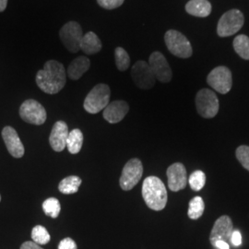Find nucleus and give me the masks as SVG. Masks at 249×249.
<instances>
[{"label": "nucleus", "mask_w": 249, "mask_h": 249, "mask_svg": "<svg viewBox=\"0 0 249 249\" xmlns=\"http://www.w3.org/2000/svg\"><path fill=\"white\" fill-rule=\"evenodd\" d=\"M36 84L47 94L58 93L66 85L67 72L61 64L56 60H48L44 69L36 74Z\"/></svg>", "instance_id": "f257e3e1"}, {"label": "nucleus", "mask_w": 249, "mask_h": 249, "mask_svg": "<svg viewBox=\"0 0 249 249\" xmlns=\"http://www.w3.org/2000/svg\"><path fill=\"white\" fill-rule=\"evenodd\" d=\"M142 196L146 205L153 211H162L167 204V190L163 182L156 177L145 178L142 185Z\"/></svg>", "instance_id": "f03ea898"}, {"label": "nucleus", "mask_w": 249, "mask_h": 249, "mask_svg": "<svg viewBox=\"0 0 249 249\" xmlns=\"http://www.w3.org/2000/svg\"><path fill=\"white\" fill-rule=\"evenodd\" d=\"M111 90L110 87L105 84L100 83L90 89L88 95L84 100L83 107L86 112L89 114H98L108 106L110 101Z\"/></svg>", "instance_id": "7ed1b4c3"}, {"label": "nucleus", "mask_w": 249, "mask_h": 249, "mask_svg": "<svg viewBox=\"0 0 249 249\" xmlns=\"http://www.w3.org/2000/svg\"><path fill=\"white\" fill-rule=\"evenodd\" d=\"M165 45L174 55L180 58H188L192 55V46L187 37L176 30H169L164 36Z\"/></svg>", "instance_id": "20e7f679"}, {"label": "nucleus", "mask_w": 249, "mask_h": 249, "mask_svg": "<svg viewBox=\"0 0 249 249\" xmlns=\"http://www.w3.org/2000/svg\"><path fill=\"white\" fill-rule=\"evenodd\" d=\"M197 113L204 118H213L219 112V100L213 90L200 89L196 96Z\"/></svg>", "instance_id": "39448f33"}, {"label": "nucleus", "mask_w": 249, "mask_h": 249, "mask_svg": "<svg viewBox=\"0 0 249 249\" xmlns=\"http://www.w3.org/2000/svg\"><path fill=\"white\" fill-rule=\"evenodd\" d=\"M244 15L238 9H231L224 13L217 26L220 37H228L236 34L244 25Z\"/></svg>", "instance_id": "423d86ee"}, {"label": "nucleus", "mask_w": 249, "mask_h": 249, "mask_svg": "<svg viewBox=\"0 0 249 249\" xmlns=\"http://www.w3.org/2000/svg\"><path fill=\"white\" fill-rule=\"evenodd\" d=\"M143 175V165L142 160L133 158L128 160L122 171L121 178L119 179L120 187L124 191H129L137 186L141 181Z\"/></svg>", "instance_id": "0eeeda50"}, {"label": "nucleus", "mask_w": 249, "mask_h": 249, "mask_svg": "<svg viewBox=\"0 0 249 249\" xmlns=\"http://www.w3.org/2000/svg\"><path fill=\"white\" fill-rule=\"evenodd\" d=\"M20 118L29 124L41 125L45 124L47 114L45 107L34 99H29L19 107Z\"/></svg>", "instance_id": "6e6552de"}, {"label": "nucleus", "mask_w": 249, "mask_h": 249, "mask_svg": "<svg viewBox=\"0 0 249 249\" xmlns=\"http://www.w3.org/2000/svg\"><path fill=\"white\" fill-rule=\"evenodd\" d=\"M59 37L63 45L71 53H78L80 51V41L83 37V32L78 22H67L59 31Z\"/></svg>", "instance_id": "1a4fd4ad"}, {"label": "nucleus", "mask_w": 249, "mask_h": 249, "mask_svg": "<svg viewBox=\"0 0 249 249\" xmlns=\"http://www.w3.org/2000/svg\"><path fill=\"white\" fill-rule=\"evenodd\" d=\"M207 82L216 91L226 94L231 90L232 85L231 71L223 66L217 67L208 75Z\"/></svg>", "instance_id": "9d476101"}, {"label": "nucleus", "mask_w": 249, "mask_h": 249, "mask_svg": "<svg viewBox=\"0 0 249 249\" xmlns=\"http://www.w3.org/2000/svg\"><path fill=\"white\" fill-rule=\"evenodd\" d=\"M131 77L135 85L142 89H150L155 85L156 79L149 63L140 60L131 69Z\"/></svg>", "instance_id": "9b49d317"}, {"label": "nucleus", "mask_w": 249, "mask_h": 249, "mask_svg": "<svg viewBox=\"0 0 249 249\" xmlns=\"http://www.w3.org/2000/svg\"><path fill=\"white\" fill-rule=\"evenodd\" d=\"M149 65L155 79L162 83H168L173 78V72L164 55L160 52H153L149 58Z\"/></svg>", "instance_id": "f8f14e48"}, {"label": "nucleus", "mask_w": 249, "mask_h": 249, "mask_svg": "<svg viewBox=\"0 0 249 249\" xmlns=\"http://www.w3.org/2000/svg\"><path fill=\"white\" fill-rule=\"evenodd\" d=\"M168 178V187L173 192L185 189L187 185V174L186 167L181 162H176L170 165L166 171Z\"/></svg>", "instance_id": "ddd939ff"}, {"label": "nucleus", "mask_w": 249, "mask_h": 249, "mask_svg": "<svg viewBox=\"0 0 249 249\" xmlns=\"http://www.w3.org/2000/svg\"><path fill=\"white\" fill-rule=\"evenodd\" d=\"M233 231V225L231 218L227 215L220 217L215 223L211 231L210 242L214 247L217 241H226L231 239V233Z\"/></svg>", "instance_id": "4468645a"}, {"label": "nucleus", "mask_w": 249, "mask_h": 249, "mask_svg": "<svg viewBox=\"0 0 249 249\" xmlns=\"http://www.w3.org/2000/svg\"><path fill=\"white\" fill-rule=\"evenodd\" d=\"M2 138L9 154L14 158H21L24 155V146L20 142L17 131L12 126H5L2 130Z\"/></svg>", "instance_id": "2eb2a0df"}, {"label": "nucleus", "mask_w": 249, "mask_h": 249, "mask_svg": "<svg viewBox=\"0 0 249 249\" xmlns=\"http://www.w3.org/2000/svg\"><path fill=\"white\" fill-rule=\"evenodd\" d=\"M69 133V127L66 122L61 120L55 122L49 137V143L53 151L60 152L66 149Z\"/></svg>", "instance_id": "dca6fc26"}, {"label": "nucleus", "mask_w": 249, "mask_h": 249, "mask_svg": "<svg viewBox=\"0 0 249 249\" xmlns=\"http://www.w3.org/2000/svg\"><path fill=\"white\" fill-rule=\"evenodd\" d=\"M129 111V106L124 101H114L109 103L105 109L103 116L110 124L119 123L124 119Z\"/></svg>", "instance_id": "f3484780"}, {"label": "nucleus", "mask_w": 249, "mask_h": 249, "mask_svg": "<svg viewBox=\"0 0 249 249\" xmlns=\"http://www.w3.org/2000/svg\"><path fill=\"white\" fill-rule=\"evenodd\" d=\"M89 67L90 61L89 58L84 55H80L70 64L67 71V75L71 80H80L83 74L89 71Z\"/></svg>", "instance_id": "a211bd4d"}, {"label": "nucleus", "mask_w": 249, "mask_h": 249, "mask_svg": "<svg viewBox=\"0 0 249 249\" xmlns=\"http://www.w3.org/2000/svg\"><path fill=\"white\" fill-rule=\"evenodd\" d=\"M80 50L86 54H94L101 51L102 42L93 32H89L83 36L80 45Z\"/></svg>", "instance_id": "6ab92c4d"}, {"label": "nucleus", "mask_w": 249, "mask_h": 249, "mask_svg": "<svg viewBox=\"0 0 249 249\" xmlns=\"http://www.w3.org/2000/svg\"><path fill=\"white\" fill-rule=\"evenodd\" d=\"M186 10L192 16L205 18L212 12V4L208 0H190L186 5Z\"/></svg>", "instance_id": "aec40b11"}, {"label": "nucleus", "mask_w": 249, "mask_h": 249, "mask_svg": "<svg viewBox=\"0 0 249 249\" xmlns=\"http://www.w3.org/2000/svg\"><path fill=\"white\" fill-rule=\"evenodd\" d=\"M81 183V178L76 176H71L61 180V182L58 185V190L66 195L75 194L79 191Z\"/></svg>", "instance_id": "412c9836"}, {"label": "nucleus", "mask_w": 249, "mask_h": 249, "mask_svg": "<svg viewBox=\"0 0 249 249\" xmlns=\"http://www.w3.org/2000/svg\"><path fill=\"white\" fill-rule=\"evenodd\" d=\"M83 134L79 128H75L69 133L67 140V149L71 154H77L80 152L83 144Z\"/></svg>", "instance_id": "4be33fe9"}, {"label": "nucleus", "mask_w": 249, "mask_h": 249, "mask_svg": "<svg viewBox=\"0 0 249 249\" xmlns=\"http://www.w3.org/2000/svg\"><path fill=\"white\" fill-rule=\"evenodd\" d=\"M205 204L201 196L193 197L188 204L187 215L191 220L199 219L204 213Z\"/></svg>", "instance_id": "5701e85b"}, {"label": "nucleus", "mask_w": 249, "mask_h": 249, "mask_svg": "<svg viewBox=\"0 0 249 249\" xmlns=\"http://www.w3.org/2000/svg\"><path fill=\"white\" fill-rule=\"evenodd\" d=\"M233 48L234 51L238 53V55L243 59L249 60V37L241 35L236 36L233 40Z\"/></svg>", "instance_id": "b1692460"}, {"label": "nucleus", "mask_w": 249, "mask_h": 249, "mask_svg": "<svg viewBox=\"0 0 249 249\" xmlns=\"http://www.w3.org/2000/svg\"><path fill=\"white\" fill-rule=\"evenodd\" d=\"M43 210L47 216L55 219L61 212V204L55 197H49L45 199L43 203Z\"/></svg>", "instance_id": "393cba45"}, {"label": "nucleus", "mask_w": 249, "mask_h": 249, "mask_svg": "<svg viewBox=\"0 0 249 249\" xmlns=\"http://www.w3.org/2000/svg\"><path fill=\"white\" fill-rule=\"evenodd\" d=\"M115 60L116 68L120 71H125L130 65V57L127 52L122 47H116L115 50Z\"/></svg>", "instance_id": "a878e982"}, {"label": "nucleus", "mask_w": 249, "mask_h": 249, "mask_svg": "<svg viewBox=\"0 0 249 249\" xmlns=\"http://www.w3.org/2000/svg\"><path fill=\"white\" fill-rule=\"evenodd\" d=\"M187 182L192 190L200 191L206 184V175L204 172L200 170H196L190 175L189 178H187Z\"/></svg>", "instance_id": "bb28decb"}, {"label": "nucleus", "mask_w": 249, "mask_h": 249, "mask_svg": "<svg viewBox=\"0 0 249 249\" xmlns=\"http://www.w3.org/2000/svg\"><path fill=\"white\" fill-rule=\"evenodd\" d=\"M32 238L38 245H46L50 242V234L42 225H36L32 230Z\"/></svg>", "instance_id": "cd10ccee"}, {"label": "nucleus", "mask_w": 249, "mask_h": 249, "mask_svg": "<svg viewBox=\"0 0 249 249\" xmlns=\"http://www.w3.org/2000/svg\"><path fill=\"white\" fill-rule=\"evenodd\" d=\"M235 154H236L237 160H239L242 166L245 169L249 171V146H246V145L239 146L236 149Z\"/></svg>", "instance_id": "c85d7f7f"}, {"label": "nucleus", "mask_w": 249, "mask_h": 249, "mask_svg": "<svg viewBox=\"0 0 249 249\" xmlns=\"http://www.w3.org/2000/svg\"><path fill=\"white\" fill-rule=\"evenodd\" d=\"M124 0H97L99 6L103 9H115L123 5Z\"/></svg>", "instance_id": "c756f323"}, {"label": "nucleus", "mask_w": 249, "mask_h": 249, "mask_svg": "<svg viewBox=\"0 0 249 249\" xmlns=\"http://www.w3.org/2000/svg\"><path fill=\"white\" fill-rule=\"evenodd\" d=\"M58 249H77V244L71 237H67L60 241Z\"/></svg>", "instance_id": "7c9ffc66"}, {"label": "nucleus", "mask_w": 249, "mask_h": 249, "mask_svg": "<svg viewBox=\"0 0 249 249\" xmlns=\"http://www.w3.org/2000/svg\"><path fill=\"white\" fill-rule=\"evenodd\" d=\"M231 241L233 246L238 247L242 244V235H241L240 231H233L231 233Z\"/></svg>", "instance_id": "2f4dec72"}, {"label": "nucleus", "mask_w": 249, "mask_h": 249, "mask_svg": "<svg viewBox=\"0 0 249 249\" xmlns=\"http://www.w3.org/2000/svg\"><path fill=\"white\" fill-rule=\"evenodd\" d=\"M20 249H42L38 244H36L35 243L34 241L32 242V241H27V242H24L22 245H21V247H20Z\"/></svg>", "instance_id": "473e14b6"}, {"label": "nucleus", "mask_w": 249, "mask_h": 249, "mask_svg": "<svg viewBox=\"0 0 249 249\" xmlns=\"http://www.w3.org/2000/svg\"><path fill=\"white\" fill-rule=\"evenodd\" d=\"M214 247H216L217 249H229V245L227 242L223 240L217 241L214 245Z\"/></svg>", "instance_id": "72a5a7b5"}, {"label": "nucleus", "mask_w": 249, "mask_h": 249, "mask_svg": "<svg viewBox=\"0 0 249 249\" xmlns=\"http://www.w3.org/2000/svg\"><path fill=\"white\" fill-rule=\"evenodd\" d=\"M8 1L9 0H0V12L5 11L8 6Z\"/></svg>", "instance_id": "f704fd0d"}, {"label": "nucleus", "mask_w": 249, "mask_h": 249, "mask_svg": "<svg viewBox=\"0 0 249 249\" xmlns=\"http://www.w3.org/2000/svg\"><path fill=\"white\" fill-rule=\"evenodd\" d=\"M0 201H1V196H0Z\"/></svg>", "instance_id": "c9c22d12"}]
</instances>
